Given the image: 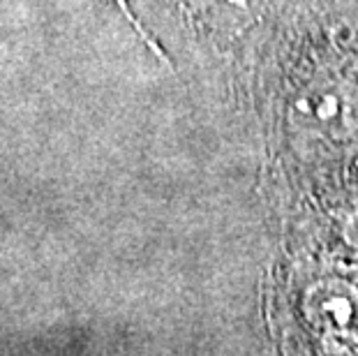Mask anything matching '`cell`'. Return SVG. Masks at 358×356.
<instances>
[{"mask_svg": "<svg viewBox=\"0 0 358 356\" xmlns=\"http://www.w3.org/2000/svg\"><path fill=\"white\" fill-rule=\"evenodd\" d=\"M303 324L324 354H358V287L345 278H322L301 299Z\"/></svg>", "mask_w": 358, "mask_h": 356, "instance_id": "2", "label": "cell"}, {"mask_svg": "<svg viewBox=\"0 0 358 356\" xmlns=\"http://www.w3.org/2000/svg\"><path fill=\"white\" fill-rule=\"evenodd\" d=\"M287 120L296 134L315 141H347L358 134V74L324 65L292 90Z\"/></svg>", "mask_w": 358, "mask_h": 356, "instance_id": "1", "label": "cell"}, {"mask_svg": "<svg viewBox=\"0 0 358 356\" xmlns=\"http://www.w3.org/2000/svg\"><path fill=\"white\" fill-rule=\"evenodd\" d=\"M271 0H187L194 21L208 35L234 40L264 19Z\"/></svg>", "mask_w": 358, "mask_h": 356, "instance_id": "3", "label": "cell"}, {"mask_svg": "<svg viewBox=\"0 0 358 356\" xmlns=\"http://www.w3.org/2000/svg\"><path fill=\"white\" fill-rule=\"evenodd\" d=\"M109 3H111L113 7H116V10L120 12V17H123V19L127 21V24L134 28V33L141 37L143 44H146V47H148L150 51H153V54H155L159 60H164V63H166V54L162 51V47H159V44H157L155 37H150V35H148V30L141 26V21L134 17L132 7H129V0H109Z\"/></svg>", "mask_w": 358, "mask_h": 356, "instance_id": "4", "label": "cell"}, {"mask_svg": "<svg viewBox=\"0 0 358 356\" xmlns=\"http://www.w3.org/2000/svg\"><path fill=\"white\" fill-rule=\"evenodd\" d=\"M340 236H342V243L352 250V252L358 255V206L345 218L342 229H340Z\"/></svg>", "mask_w": 358, "mask_h": 356, "instance_id": "5", "label": "cell"}]
</instances>
